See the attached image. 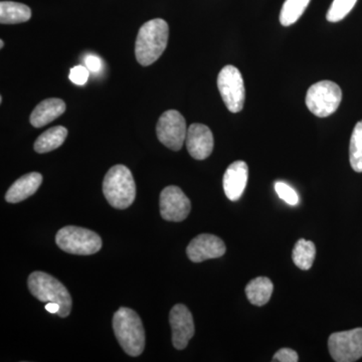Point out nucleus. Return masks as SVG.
I'll list each match as a JSON object with an SVG mask.
<instances>
[{
  "instance_id": "obj_1",
  "label": "nucleus",
  "mask_w": 362,
  "mask_h": 362,
  "mask_svg": "<svg viewBox=\"0 0 362 362\" xmlns=\"http://www.w3.org/2000/svg\"><path fill=\"white\" fill-rule=\"evenodd\" d=\"M169 28L162 18L147 21L140 28L135 44L138 63L148 66L156 63L168 47Z\"/></svg>"
},
{
  "instance_id": "obj_2",
  "label": "nucleus",
  "mask_w": 362,
  "mask_h": 362,
  "mask_svg": "<svg viewBox=\"0 0 362 362\" xmlns=\"http://www.w3.org/2000/svg\"><path fill=\"white\" fill-rule=\"evenodd\" d=\"M115 337L124 351L139 356L145 347V331L141 318L132 309L121 307L113 317Z\"/></svg>"
},
{
  "instance_id": "obj_3",
  "label": "nucleus",
  "mask_w": 362,
  "mask_h": 362,
  "mask_svg": "<svg viewBox=\"0 0 362 362\" xmlns=\"http://www.w3.org/2000/svg\"><path fill=\"white\" fill-rule=\"evenodd\" d=\"M33 296L45 303H57L61 309L58 315L65 318L71 314L73 301L70 293L59 280L45 272H33L28 280Z\"/></svg>"
},
{
  "instance_id": "obj_4",
  "label": "nucleus",
  "mask_w": 362,
  "mask_h": 362,
  "mask_svg": "<svg viewBox=\"0 0 362 362\" xmlns=\"http://www.w3.org/2000/svg\"><path fill=\"white\" fill-rule=\"evenodd\" d=\"M103 194L110 206L117 209L132 206L136 197V185L130 169L122 164L109 169L103 181Z\"/></svg>"
},
{
  "instance_id": "obj_5",
  "label": "nucleus",
  "mask_w": 362,
  "mask_h": 362,
  "mask_svg": "<svg viewBox=\"0 0 362 362\" xmlns=\"http://www.w3.org/2000/svg\"><path fill=\"white\" fill-rule=\"evenodd\" d=\"M56 243L64 252L78 256L96 254L102 247V240L98 233L74 226L61 228L57 233Z\"/></svg>"
},
{
  "instance_id": "obj_6",
  "label": "nucleus",
  "mask_w": 362,
  "mask_h": 362,
  "mask_svg": "<svg viewBox=\"0 0 362 362\" xmlns=\"http://www.w3.org/2000/svg\"><path fill=\"white\" fill-rule=\"evenodd\" d=\"M341 100L342 90L337 83L321 81L307 90L305 103L312 114L325 118L337 111Z\"/></svg>"
},
{
  "instance_id": "obj_7",
  "label": "nucleus",
  "mask_w": 362,
  "mask_h": 362,
  "mask_svg": "<svg viewBox=\"0 0 362 362\" xmlns=\"http://www.w3.org/2000/svg\"><path fill=\"white\" fill-rule=\"evenodd\" d=\"M218 87L228 111L239 113L243 110L246 89L239 69L232 65L226 66L218 74Z\"/></svg>"
},
{
  "instance_id": "obj_8",
  "label": "nucleus",
  "mask_w": 362,
  "mask_h": 362,
  "mask_svg": "<svg viewBox=\"0 0 362 362\" xmlns=\"http://www.w3.org/2000/svg\"><path fill=\"white\" fill-rule=\"evenodd\" d=\"M156 134L159 141L168 148L178 151L182 148L187 135L185 117L176 110L164 112L156 126Z\"/></svg>"
},
{
  "instance_id": "obj_9",
  "label": "nucleus",
  "mask_w": 362,
  "mask_h": 362,
  "mask_svg": "<svg viewBox=\"0 0 362 362\" xmlns=\"http://www.w3.org/2000/svg\"><path fill=\"white\" fill-rule=\"evenodd\" d=\"M328 349L333 361L354 362L362 357V328L332 333Z\"/></svg>"
},
{
  "instance_id": "obj_10",
  "label": "nucleus",
  "mask_w": 362,
  "mask_h": 362,
  "mask_svg": "<svg viewBox=\"0 0 362 362\" xmlns=\"http://www.w3.org/2000/svg\"><path fill=\"white\" fill-rule=\"evenodd\" d=\"M159 206L162 218L176 223L185 221L192 209L189 199L175 185H170L162 190Z\"/></svg>"
},
{
  "instance_id": "obj_11",
  "label": "nucleus",
  "mask_w": 362,
  "mask_h": 362,
  "mask_svg": "<svg viewBox=\"0 0 362 362\" xmlns=\"http://www.w3.org/2000/svg\"><path fill=\"white\" fill-rule=\"evenodd\" d=\"M169 322L173 330V344L176 349L182 350L194 337V318L185 305L177 304L171 309Z\"/></svg>"
},
{
  "instance_id": "obj_12",
  "label": "nucleus",
  "mask_w": 362,
  "mask_h": 362,
  "mask_svg": "<svg viewBox=\"0 0 362 362\" xmlns=\"http://www.w3.org/2000/svg\"><path fill=\"white\" fill-rule=\"evenodd\" d=\"M226 245L216 235L202 233L194 238L187 246L188 259L194 263H202L206 259L221 258L225 255Z\"/></svg>"
},
{
  "instance_id": "obj_13",
  "label": "nucleus",
  "mask_w": 362,
  "mask_h": 362,
  "mask_svg": "<svg viewBox=\"0 0 362 362\" xmlns=\"http://www.w3.org/2000/svg\"><path fill=\"white\" fill-rule=\"evenodd\" d=\"M187 148L188 153L197 160H204L214 150L213 132L204 124L194 123L187 129Z\"/></svg>"
},
{
  "instance_id": "obj_14",
  "label": "nucleus",
  "mask_w": 362,
  "mask_h": 362,
  "mask_svg": "<svg viewBox=\"0 0 362 362\" xmlns=\"http://www.w3.org/2000/svg\"><path fill=\"white\" fill-rule=\"evenodd\" d=\"M249 168L245 161H235L226 169L223 185L226 197L230 201H239L246 189Z\"/></svg>"
},
{
  "instance_id": "obj_15",
  "label": "nucleus",
  "mask_w": 362,
  "mask_h": 362,
  "mask_svg": "<svg viewBox=\"0 0 362 362\" xmlns=\"http://www.w3.org/2000/svg\"><path fill=\"white\" fill-rule=\"evenodd\" d=\"M42 182V175L39 173H30L21 176L7 190L6 201L9 204L25 201L37 192Z\"/></svg>"
},
{
  "instance_id": "obj_16",
  "label": "nucleus",
  "mask_w": 362,
  "mask_h": 362,
  "mask_svg": "<svg viewBox=\"0 0 362 362\" xmlns=\"http://www.w3.org/2000/svg\"><path fill=\"white\" fill-rule=\"evenodd\" d=\"M65 102L58 98H49L40 102L30 115V124L35 128L44 127L45 125L56 120L66 111Z\"/></svg>"
},
{
  "instance_id": "obj_17",
  "label": "nucleus",
  "mask_w": 362,
  "mask_h": 362,
  "mask_svg": "<svg viewBox=\"0 0 362 362\" xmlns=\"http://www.w3.org/2000/svg\"><path fill=\"white\" fill-rule=\"evenodd\" d=\"M32 11L25 4L13 1L0 2V23L1 25H16L28 21Z\"/></svg>"
},
{
  "instance_id": "obj_18",
  "label": "nucleus",
  "mask_w": 362,
  "mask_h": 362,
  "mask_svg": "<svg viewBox=\"0 0 362 362\" xmlns=\"http://www.w3.org/2000/svg\"><path fill=\"white\" fill-rule=\"evenodd\" d=\"M273 290L274 286L270 279L258 277L247 285L246 295L249 301L255 306H264L271 299Z\"/></svg>"
},
{
  "instance_id": "obj_19",
  "label": "nucleus",
  "mask_w": 362,
  "mask_h": 362,
  "mask_svg": "<svg viewBox=\"0 0 362 362\" xmlns=\"http://www.w3.org/2000/svg\"><path fill=\"white\" fill-rule=\"evenodd\" d=\"M66 136H68V130L63 126H56L51 129L45 131L42 135L37 138L35 142V152L40 154L47 153L52 150L58 149L65 142Z\"/></svg>"
},
{
  "instance_id": "obj_20",
  "label": "nucleus",
  "mask_w": 362,
  "mask_h": 362,
  "mask_svg": "<svg viewBox=\"0 0 362 362\" xmlns=\"http://www.w3.org/2000/svg\"><path fill=\"white\" fill-rule=\"evenodd\" d=\"M315 256V245L311 240L301 239L295 244L292 252L293 262L301 270H309L313 266Z\"/></svg>"
},
{
  "instance_id": "obj_21",
  "label": "nucleus",
  "mask_w": 362,
  "mask_h": 362,
  "mask_svg": "<svg viewBox=\"0 0 362 362\" xmlns=\"http://www.w3.org/2000/svg\"><path fill=\"white\" fill-rule=\"evenodd\" d=\"M311 0H286L280 13V23L283 26L294 25L306 11Z\"/></svg>"
},
{
  "instance_id": "obj_22",
  "label": "nucleus",
  "mask_w": 362,
  "mask_h": 362,
  "mask_svg": "<svg viewBox=\"0 0 362 362\" xmlns=\"http://www.w3.org/2000/svg\"><path fill=\"white\" fill-rule=\"evenodd\" d=\"M349 161L356 173H362V121L356 124L350 138Z\"/></svg>"
},
{
  "instance_id": "obj_23",
  "label": "nucleus",
  "mask_w": 362,
  "mask_h": 362,
  "mask_svg": "<svg viewBox=\"0 0 362 362\" xmlns=\"http://www.w3.org/2000/svg\"><path fill=\"white\" fill-rule=\"evenodd\" d=\"M357 0H333L326 18L330 23H338L342 21L352 11Z\"/></svg>"
},
{
  "instance_id": "obj_24",
  "label": "nucleus",
  "mask_w": 362,
  "mask_h": 362,
  "mask_svg": "<svg viewBox=\"0 0 362 362\" xmlns=\"http://www.w3.org/2000/svg\"><path fill=\"white\" fill-rule=\"evenodd\" d=\"M275 190L279 197L290 206H296L299 202V197H298L296 190L287 183L283 182V181H277L275 183Z\"/></svg>"
},
{
  "instance_id": "obj_25",
  "label": "nucleus",
  "mask_w": 362,
  "mask_h": 362,
  "mask_svg": "<svg viewBox=\"0 0 362 362\" xmlns=\"http://www.w3.org/2000/svg\"><path fill=\"white\" fill-rule=\"evenodd\" d=\"M89 70L84 66H76L70 71V80L76 85H85L89 78Z\"/></svg>"
},
{
  "instance_id": "obj_26",
  "label": "nucleus",
  "mask_w": 362,
  "mask_h": 362,
  "mask_svg": "<svg viewBox=\"0 0 362 362\" xmlns=\"http://www.w3.org/2000/svg\"><path fill=\"white\" fill-rule=\"evenodd\" d=\"M299 361L297 352L290 349H282L276 352L273 361L279 362H297Z\"/></svg>"
},
{
  "instance_id": "obj_27",
  "label": "nucleus",
  "mask_w": 362,
  "mask_h": 362,
  "mask_svg": "<svg viewBox=\"0 0 362 362\" xmlns=\"http://www.w3.org/2000/svg\"><path fill=\"white\" fill-rule=\"evenodd\" d=\"M85 66L92 73H99L102 69L101 59L98 58L96 56H88L85 59Z\"/></svg>"
},
{
  "instance_id": "obj_28",
  "label": "nucleus",
  "mask_w": 362,
  "mask_h": 362,
  "mask_svg": "<svg viewBox=\"0 0 362 362\" xmlns=\"http://www.w3.org/2000/svg\"><path fill=\"white\" fill-rule=\"evenodd\" d=\"M59 309H61V307L57 303H47L45 305V310L52 314H59Z\"/></svg>"
},
{
  "instance_id": "obj_29",
  "label": "nucleus",
  "mask_w": 362,
  "mask_h": 362,
  "mask_svg": "<svg viewBox=\"0 0 362 362\" xmlns=\"http://www.w3.org/2000/svg\"><path fill=\"white\" fill-rule=\"evenodd\" d=\"M4 40H0V47H1V49H2V47H4Z\"/></svg>"
}]
</instances>
